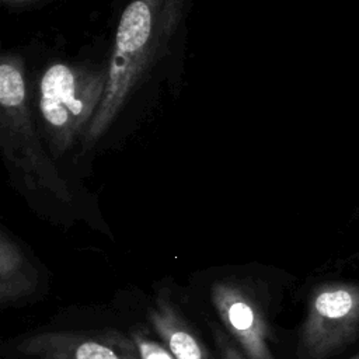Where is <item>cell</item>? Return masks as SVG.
<instances>
[{
	"label": "cell",
	"instance_id": "obj_1",
	"mask_svg": "<svg viewBox=\"0 0 359 359\" xmlns=\"http://www.w3.org/2000/svg\"><path fill=\"white\" fill-rule=\"evenodd\" d=\"M185 0H130L121 14L101 105L83 137L91 149L115 122L130 94L164 55L177 32Z\"/></svg>",
	"mask_w": 359,
	"mask_h": 359
},
{
	"label": "cell",
	"instance_id": "obj_2",
	"mask_svg": "<svg viewBox=\"0 0 359 359\" xmlns=\"http://www.w3.org/2000/svg\"><path fill=\"white\" fill-rule=\"evenodd\" d=\"M184 294L194 311L216 321L248 359H278L272 294L264 268L203 269L192 276Z\"/></svg>",
	"mask_w": 359,
	"mask_h": 359
},
{
	"label": "cell",
	"instance_id": "obj_3",
	"mask_svg": "<svg viewBox=\"0 0 359 359\" xmlns=\"http://www.w3.org/2000/svg\"><path fill=\"white\" fill-rule=\"evenodd\" d=\"M108 81V66L53 63L42 74L39 111L55 154L69 150L97 114Z\"/></svg>",
	"mask_w": 359,
	"mask_h": 359
},
{
	"label": "cell",
	"instance_id": "obj_4",
	"mask_svg": "<svg viewBox=\"0 0 359 359\" xmlns=\"http://www.w3.org/2000/svg\"><path fill=\"white\" fill-rule=\"evenodd\" d=\"M0 143L3 154L22 170L32 187H42L69 201L66 182L43 153L27 105L24 62L15 53L0 60Z\"/></svg>",
	"mask_w": 359,
	"mask_h": 359
},
{
	"label": "cell",
	"instance_id": "obj_5",
	"mask_svg": "<svg viewBox=\"0 0 359 359\" xmlns=\"http://www.w3.org/2000/svg\"><path fill=\"white\" fill-rule=\"evenodd\" d=\"M101 325L48 323L4 339L3 359H140L116 316Z\"/></svg>",
	"mask_w": 359,
	"mask_h": 359
},
{
	"label": "cell",
	"instance_id": "obj_6",
	"mask_svg": "<svg viewBox=\"0 0 359 359\" xmlns=\"http://www.w3.org/2000/svg\"><path fill=\"white\" fill-rule=\"evenodd\" d=\"M122 296L177 359H219L188 313L184 292H177L170 282L154 283L150 294L125 292Z\"/></svg>",
	"mask_w": 359,
	"mask_h": 359
},
{
	"label": "cell",
	"instance_id": "obj_7",
	"mask_svg": "<svg viewBox=\"0 0 359 359\" xmlns=\"http://www.w3.org/2000/svg\"><path fill=\"white\" fill-rule=\"evenodd\" d=\"M359 323V289L327 285L317 289L307 306L299 335L302 359H324L337 352Z\"/></svg>",
	"mask_w": 359,
	"mask_h": 359
},
{
	"label": "cell",
	"instance_id": "obj_8",
	"mask_svg": "<svg viewBox=\"0 0 359 359\" xmlns=\"http://www.w3.org/2000/svg\"><path fill=\"white\" fill-rule=\"evenodd\" d=\"M49 289L46 268L32 258L4 229L0 231V307L36 303Z\"/></svg>",
	"mask_w": 359,
	"mask_h": 359
},
{
	"label": "cell",
	"instance_id": "obj_9",
	"mask_svg": "<svg viewBox=\"0 0 359 359\" xmlns=\"http://www.w3.org/2000/svg\"><path fill=\"white\" fill-rule=\"evenodd\" d=\"M114 306V314L128 337L133 341L140 359H177L122 294L116 299Z\"/></svg>",
	"mask_w": 359,
	"mask_h": 359
},
{
	"label": "cell",
	"instance_id": "obj_10",
	"mask_svg": "<svg viewBox=\"0 0 359 359\" xmlns=\"http://www.w3.org/2000/svg\"><path fill=\"white\" fill-rule=\"evenodd\" d=\"M199 317L203 321L206 330L209 331L210 341L219 359H248L216 321L203 316Z\"/></svg>",
	"mask_w": 359,
	"mask_h": 359
},
{
	"label": "cell",
	"instance_id": "obj_11",
	"mask_svg": "<svg viewBox=\"0 0 359 359\" xmlns=\"http://www.w3.org/2000/svg\"><path fill=\"white\" fill-rule=\"evenodd\" d=\"M4 3H21V1H28V0H1Z\"/></svg>",
	"mask_w": 359,
	"mask_h": 359
},
{
	"label": "cell",
	"instance_id": "obj_12",
	"mask_svg": "<svg viewBox=\"0 0 359 359\" xmlns=\"http://www.w3.org/2000/svg\"><path fill=\"white\" fill-rule=\"evenodd\" d=\"M352 359H359V355H358V356H355V358H352Z\"/></svg>",
	"mask_w": 359,
	"mask_h": 359
}]
</instances>
